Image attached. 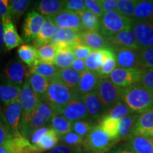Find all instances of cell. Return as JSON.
Instances as JSON below:
<instances>
[{
  "instance_id": "277c9868",
  "label": "cell",
  "mask_w": 153,
  "mask_h": 153,
  "mask_svg": "<svg viewBox=\"0 0 153 153\" xmlns=\"http://www.w3.org/2000/svg\"><path fill=\"white\" fill-rule=\"evenodd\" d=\"M133 19L120 14L117 11L104 13L100 19L99 33L104 37H110L126 30H131Z\"/></svg>"
},
{
  "instance_id": "ffe728a7",
  "label": "cell",
  "mask_w": 153,
  "mask_h": 153,
  "mask_svg": "<svg viewBox=\"0 0 153 153\" xmlns=\"http://www.w3.org/2000/svg\"><path fill=\"white\" fill-rule=\"evenodd\" d=\"M79 97L87 108L88 117L91 118V119H97L100 117L106 111L99 99L97 91Z\"/></svg>"
},
{
  "instance_id": "7a4b0ae2",
  "label": "cell",
  "mask_w": 153,
  "mask_h": 153,
  "mask_svg": "<svg viewBox=\"0 0 153 153\" xmlns=\"http://www.w3.org/2000/svg\"><path fill=\"white\" fill-rule=\"evenodd\" d=\"M134 114H141L153 110V91L137 83L124 88L121 101Z\"/></svg>"
},
{
  "instance_id": "4dcf8cb0",
  "label": "cell",
  "mask_w": 153,
  "mask_h": 153,
  "mask_svg": "<svg viewBox=\"0 0 153 153\" xmlns=\"http://www.w3.org/2000/svg\"><path fill=\"white\" fill-rule=\"evenodd\" d=\"M133 19L153 22V1H139L135 9Z\"/></svg>"
},
{
  "instance_id": "7402d4cb",
  "label": "cell",
  "mask_w": 153,
  "mask_h": 153,
  "mask_svg": "<svg viewBox=\"0 0 153 153\" xmlns=\"http://www.w3.org/2000/svg\"><path fill=\"white\" fill-rule=\"evenodd\" d=\"M125 148L134 153H153V137L133 136L126 143Z\"/></svg>"
},
{
  "instance_id": "d6986e66",
  "label": "cell",
  "mask_w": 153,
  "mask_h": 153,
  "mask_svg": "<svg viewBox=\"0 0 153 153\" xmlns=\"http://www.w3.org/2000/svg\"><path fill=\"white\" fill-rule=\"evenodd\" d=\"M133 136L153 137V110L139 114L131 137Z\"/></svg>"
},
{
  "instance_id": "f5cc1de1",
  "label": "cell",
  "mask_w": 153,
  "mask_h": 153,
  "mask_svg": "<svg viewBox=\"0 0 153 153\" xmlns=\"http://www.w3.org/2000/svg\"><path fill=\"white\" fill-rule=\"evenodd\" d=\"M50 128H51V126H46L36 130L31 135L30 138L31 145L36 146L38 144V143L40 142V140H41L43 135L49 131Z\"/></svg>"
},
{
  "instance_id": "f6af8a7d",
  "label": "cell",
  "mask_w": 153,
  "mask_h": 153,
  "mask_svg": "<svg viewBox=\"0 0 153 153\" xmlns=\"http://www.w3.org/2000/svg\"><path fill=\"white\" fill-rule=\"evenodd\" d=\"M59 140H60L66 145L76 148V147H80L83 144L85 137L80 136L74 132L71 131L62 136L59 137Z\"/></svg>"
},
{
  "instance_id": "d4e9b609",
  "label": "cell",
  "mask_w": 153,
  "mask_h": 153,
  "mask_svg": "<svg viewBox=\"0 0 153 153\" xmlns=\"http://www.w3.org/2000/svg\"><path fill=\"white\" fill-rule=\"evenodd\" d=\"M112 52L113 51L111 48L92 51V52L85 60L87 70L89 71L98 72L104 64L106 57Z\"/></svg>"
},
{
  "instance_id": "11a10c76",
  "label": "cell",
  "mask_w": 153,
  "mask_h": 153,
  "mask_svg": "<svg viewBox=\"0 0 153 153\" xmlns=\"http://www.w3.org/2000/svg\"><path fill=\"white\" fill-rule=\"evenodd\" d=\"M7 19H11L9 15V1L0 0V20L2 22Z\"/></svg>"
},
{
  "instance_id": "db71d44e",
  "label": "cell",
  "mask_w": 153,
  "mask_h": 153,
  "mask_svg": "<svg viewBox=\"0 0 153 153\" xmlns=\"http://www.w3.org/2000/svg\"><path fill=\"white\" fill-rule=\"evenodd\" d=\"M104 13L117 11V0H101Z\"/></svg>"
},
{
  "instance_id": "ee69618b",
  "label": "cell",
  "mask_w": 153,
  "mask_h": 153,
  "mask_svg": "<svg viewBox=\"0 0 153 153\" xmlns=\"http://www.w3.org/2000/svg\"><path fill=\"white\" fill-rule=\"evenodd\" d=\"M139 68L153 69V48L140 49Z\"/></svg>"
},
{
  "instance_id": "44dd1931",
  "label": "cell",
  "mask_w": 153,
  "mask_h": 153,
  "mask_svg": "<svg viewBox=\"0 0 153 153\" xmlns=\"http://www.w3.org/2000/svg\"><path fill=\"white\" fill-rule=\"evenodd\" d=\"M2 24L4 28V41L7 51H11L22 45L24 41L19 35L11 19H7L2 21Z\"/></svg>"
},
{
  "instance_id": "30bf717a",
  "label": "cell",
  "mask_w": 153,
  "mask_h": 153,
  "mask_svg": "<svg viewBox=\"0 0 153 153\" xmlns=\"http://www.w3.org/2000/svg\"><path fill=\"white\" fill-rule=\"evenodd\" d=\"M133 19L132 30L141 48H153V22Z\"/></svg>"
},
{
  "instance_id": "9c48e42d",
  "label": "cell",
  "mask_w": 153,
  "mask_h": 153,
  "mask_svg": "<svg viewBox=\"0 0 153 153\" xmlns=\"http://www.w3.org/2000/svg\"><path fill=\"white\" fill-rule=\"evenodd\" d=\"M142 72L140 68H117L110 74L109 79L115 85L124 89L138 83Z\"/></svg>"
},
{
  "instance_id": "681fc988",
  "label": "cell",
  "mask_w": 153,
  "mask_h": 153,
  "mask_svg": "<svg viewBox=\"0 0 153 153\" xmlns=\"http://www.w3.org/2000/svg\"><path fill=\"white\" fill-rule=\"evenodd\" d=\"M138 84L153 91V69L143 70Z\"/></svg>"
},
{
  "instance_id": "9a60e30c",
  "label": "cell",
  "mask_w": 153,
  "mask_h": 153,
  "mask_svg": "<svg viewBox=\"0 0 153 153\" xmlns=\"http://www.w3.org/2000/svg\"><path fill=\"white\" fill-rule=\"evenodd\" d=\"M59 115L62 116L72 123L76 120H85L88 118L87 108L79 96L69 102L62 108Z\"/></svg>"
},
{
  "instance_id": "c3c4849f",
  "label": "cell",
  "mask_w": 153,
  "mask_h": 153,
  "mask_svg": "<svg viewBox=\"0 0 153 153\" xmlns=\"http://www.w3.org/2000/svg\"><path fill=\"white\" fill-rule=\"evenodd\" d=\"M70 49H71L72 53H73L75 58L83 60H85L87 57L89 56V54L93 51L90 48L87 46V45H85L83 43H80L76 45H74V46L72 47Z\"/></svg>"
},
{
  "instance_id": "484cf974",
  "label": "cell",
  "mask_w": 153,
  "mask_h": 153,
  "mask_svg": "<svg viewBox=\"0 0 153 153\" xmlns=\"http://www.w3.org/2000/svg\"><path fill=\"white\" fill-rule=\"evenodd\" d=\"M65 9V1L42 0L36 4V10L45 17H53Z\"/></svg>"
},
{
  "instance_id": "74e56055",
  "label": "cell",
  "mask_w": 153,
  "mask_h": 153,
  "mask_svg": "<svg viewBox=\"0 0 153 153\" xmlns=\"http://www.w3.org/2000/svg\"><path fill=\"white\" fill-rule=\"evenodd\" d=\"M58 70L59 68L55 65L38 61L32 68H30L29 73H37L51 80L56 75Z\"/></svg>"
},
{
  "instance_id": "d6a6232c",
  "label": "cell",
  "mask_w": 153,
  "mask_h": 153,
  "mask_svg": "<svg viewBox=\"0 0 153 153\" xmlns=\"http://www.w3.org/2000/svg\"><path fill=\"white\" fill-rule=\"evenodd\" d=\"M17 52L21 60L30 67V68H32L38 61L37 50L32 45L27 44L22 45L18 48Z\"/></svg>"
},
{
  "instance_id": "3957f363",
  "label": "cell",
  "mask_w": 153,
  "mask_h": 153,
  "mask_svg": "<svg viewBox=\"0 0 153 153\" xmlns=\"http://www.w3.org/2000/svg\"><path fill=\"white\" fill-rule=\"evenodd\" d=\"M54 116H55V113L51 107L39 100L37 108L31 117L26 121H20V134L27 140L30 138V136L36 130L44 126H50L48 123Z\"/></svg>"
},
{
  "instance_id": "f35d334b",
  "label": "cell",
  "mask_w": 153,
  "mask_h": 153,
  "mask_svg": "<svg viewBox=\"0 0 153 153\" xmlns=\"http://www.w3.org/2000/svg\"><path fill=\"white\" fill-rule=\"evenodd\" d=\"M38 61L42 62L53 64V61L56 55L57 48L49 43L36 48Z\"/></svg>"
},
{
  "instance_id": "2e32d148",
  "label": "cell",
  "mask_w": 153,
  "mask_h": 153,
  "mask_svg": "<svg viewBox=\"0 0 153 153\" xmlns=\"http://www.w3.org/2000/svg\"><path fill=\"white\" fill-rule=\"evenodd\" d=\"M51 19L55 26L58 28L78 31L83 30L79 15L72 11L64 9L58 14L51 17Z\"/></svg>"
},
{
  "instance_id": "f546056e",
  "label": "cell",
  "mask_w": 153,
  "mask_h": 153,
  "mask_svg": "<svg viewBox=\"0 0 153 153\" xmlns=\"http://www.w3.org/2000/svg\"><path fill=\"white\" fill-rule=\"evenodd\" d=\"M75 59V57L70 48H57L53 65H55L59 69L70 68L72 62Z\"/></svg>"
},
{
  "instance_id": "91938a15",
  "label": "cell",
  "mask_w": 153,
  "mask_h": 153,
  "mask_svg": "<svg viewBox=\"0 0 153 153\" xmlns=\"http://www.w3.org/2000/svg\"><path fill=\"white\" fill-rule=\"evenodd\" d=\"M0 153H9L8 147H7V145L6 142L3 143L2 145H0Z\"/></svg>"
},
{
  "instance_id": "1f68e13d",
  "label": "cell",
  "mask_w": 153,
  "mask_h": 153,
  "mask_svg": "<svg viewBox=\"0 0 153 153\" xmlns=\"http://www.w3.org/2000/svg\"><path fill=\"white\" fill-rule=\"evenodd\" d=\"M30 87L41 97L46 92L50 84V79L37 73H29L28 76Z\"/></svg>"
},
{
  "instance_id": "9f6ffc18",
  "label": "cell",
  "mask_w": 153,
  "mask_h": 153,
  "mask_svg": "<svg viewBox=\"0 0 153 153\" xmlns=\"http://www.w3.org/2000/svg\"><path fill=\"white\" fill-rule=\"evenodd\" d=\"M74 71L77 72V73L82 74L85 70H87V68H86L85 61L83 60H80V59H75L72 62L71 68H70Z\"/></svg>"
},
{
  "instance_id": "603a6c76",
  "label": "cell",
  "mask_w": 153,
  "mask_h": 153,
  "mask_svg": "<svg viewBox=\"0 0 153 153\" xmlns=\"http://www.w3.org/2000/svg\"><path fill=\"white\" fill-rule=\"evenodd\" d=\"M81 38L82 43L93 51L111 48L106 38L101 35L99 32L82 30Z\"/></svg>"
},
{
  "instance_id": "bcb514c9",
  "label": "cell",
  "mask_w": 153,
  "mask_h": 153,
  "mask_svg": "<svg viewBox=\"0 0 153 153\" xmlns=\"http://www.w3.org/2000/svg\"><path fill=\"white\" fill-rule=\"evenodd\" d=\"M92 127L93 126H91V124L87 120H79L72 123V131L80 136L85 137L88 135Z\"/></svg>"
},
{
  "instance_id": "ba28073f",
  "label": "cell",
  "mask_w": 153,
  "mask_h": 153,
  "mask_svg": "<svg viewBox=\"0 0 153 153\" xmlns=\"http://www.w3.org/2000/svg\"><path fill=\"white\" fill-rule=\"evenodd\" d=\"M19 100L22 104L23 113L20 121H26L31 117L37 108L39 97L30 87L28 77L22 86Z\"/></svg>"
},
{
  "instance_id": "8fae6325",
  "label": "cell",
  "mask_w": 153,
  "mask_h": 153,
  "mask_svg": "<svg viewBox=\"0 0 153 153\" xmlns=\"http://www.w3.org/2000/svg\"><path fill=\"white\" fill-rule=\"evenodd\" d=\"M82 31V30H81ZM81 31L57 27L50 43L57 48H69L82 43Z\"/></svg>"
},
{
  "instance_id": "b9f144b4",
  "label": "cell",
  "mask_w": 153,
  "mask_h": 153,
  "mask_svg": "<svg viewBox=\"0 0 153 153\" xmlns=\"http://www.w3.org/2000/svg\"><path fill=\"white\" fill-rule=\"evenodd\" d=\"M138 0H117V11L124 16L133 18Z\"/></svg>"
},
{
  "instance_id": "94428289",
  "label": "cell",
  "mask_w": 153,
  "mask_h": 153,
  "mask_svg": "<svg viewBox=\"0 0 153 153\" xmlns=\"http://www.w3.org/2000/svg\"><path fill=\"white\" fill-rule=\"evenodd\" d=\"M115 152L116 153H134L133 152H131V151H130L128 150V149L126 148H118L115 151Z\"/></svg>"
},
{
  "instance_id": "7c38bea8",
  "label": "cell",
  "mask_w": 153,
  "mask_h": 153,
  "mask_svg": "<svg viewBox=\"0 0 153 153\" xmlns=\"http://www.w3.org/2000/svg\"><path fill=\"white\" fill-rule=\"evenodd\" d=\"M45 22V17L33 10L28 13L23 25V36L27 43L33 41Z\"/></svg>"
},
{
  "instance_id": "e575fe53",
  "label": "cell",
  "mask_w": 153,
  "mask_h": 153,
  "mask_svg": "<svg viewBox=\"0 0 153 153\" xmlns=\"http://www.w3.org/2000/svg\"><path fill=\"white\" fill-rule=\"evenodd\" d=\"M51 128L57 133L59 137L72 131V122L70 121L60 115H55L51 120L49 123Z\"/></svg>"
},
{
  "instance_id": "4fadbf2b",
  "label": "cell",
  "mask_w": 153,
  "mask_h": 153,
  "mask_svg": "<svg viewBox=\"0 0 153 153\" xmlns=\"http://www.w3.org/2000/svg\"><path fill=\"white\" fill-rule=\"evenodd\" d=\"M4 74L7 81L20 87L29 76L24 63L19 60L9 61L4 69Z\"/></svg>"
},
{
  "instance_id": "f907efd6",
  "label": "cell",
  "mask_w": 153,
  "mask_h": 153,
  "mask_svg": "<svg viewBox=\"0 0 153 153\" xmlns=\"http://www.w3.org/2000/svg\"><path fill=\"white\" fill-rule=\"evenodd\" d=\"M85 4L87 10L90 11L99 19L104 15V13L101 7V0H85Z\"/></svg>"
},
{
  "instance_id": "6da1fadb",
  "label": "cell",
  "mask_w": 153,
  "mask_h": 153,
  "mask_svg": "<svg viewBox=\"0 0 153 153\" xmlns=\"http://www.w3.org/2000/svg\"><path fill=\"white\" fill-rule=\"evenodd\" d=\"M78 96L75 90L70 89L53 77L50 80L46 92L39 99L51 107L55 115H59L62 108Z\"/></svg>"
},
{
  "instance_id": "4316f807",
  "label": "cell",
  "mask_w": 153,
  "mask_h": 153,
  "mask_svg": "<svg viewBox=\"0 0 153 153\" xmlns=\"http://www.w3.org/2000/svg\"><path fill=\"white\" fill-rule=\"evenodd\" d=\"M22 87L5 81L0 83V101L4 104H10L18 100Z\"/></svg>"
},
{
  "instance_id": "836d02e7",
  "label": "cell",
  "mask_w": 153,
  "mask_h": 153,
  "mask_svg": "<svg viewBox=\"0 0 153 153\" xmlns=\"http://www.w3.org/2000/svg\"><path fill=\"white\" fill-rule=\"evenodd\" d=\"M81 18L82 26L83 30L86 31L99 32L100 28V19L94 14L90 11L86 9L79 14Z\"/></svg>"
},
{
  "instance_id": "cb8c5ba5",
  "label": "cell",
  "mask_w": 153,
  "mask_h": 153,
  "mask_svg": "<svg viewBox=\"0 0 153 153\" xmlns=\"http://www.w3.org/2000/svg\"><path fill=\"white\" fill-rule=\"evenodd\" d=\"M57 26L53 22L51 17H45V22L39 33L33 41V46L36 48L49 44L51 38L54 35Z\"/></svg>"
},
{
  "instance_id": "680465c9",
  "label": "cell",
  "mask_w": 153,
  "mask_h": 153,
  "mask_svg": "<svg viewBox=\"0 0 153 153\" xmlns=\"http://www.w3.org/2000/svg\"><path fill=\"white\" fill-rule=\"evenodd\" d=\"M4 28L2 22L0 20V50L4 48Z\"/></svg>"
},
{
  "instance_id": "7dc6e473",
  "label": "cell",
  "mask_w": 153,
  "mask_h": 153,
  "mask_svg": "<svg viewBox=\"0 0 153 153\" xmlns=\"http://www.w3.org/2000/svg\"><path fill=\"white\" fill-rule=\"evenodd\" d=\"M65 9L79 15L85 11L87 8L85 1L83 0H68L65 1Z\"/></svg>"
},
{
  "instance_id": "8d00e7d4",
  "label": "cell",
  "mask_w": 153,
  "mask_h": 153,
  "mask_svg": "<svg viewBox=\"0 0 153 153\" xmlns=\"http://www.w3.org/2000/svg\"><path fill=\"white\" fill-rule=\"evenodd\" d=\"M118 123H119V120L114 119L108 115H105L104 117L101 118L99 126L111 138L117 140H119L118 138Z\"/></svg>"
},
{
  "instance_id": "8992f818",
  "label": "cell",
  "mask_w": 153,
  "mask_h": 153,
  "mask_svg": "<svg viewBox=\"0 0 153 153\" xmlns=\"http://www.w3.org/2000/svg\"><path fill=\"white\" fill-rule=\"evenodd\" d=\"M22 113L23 108L19 99L0 108V121L11 136L20 135L19 124Z\"/></svg>"
},
{
  "instance_id": "e0dca14e",
  "label": "cell",
  "mask_w": 153,
  "mask_h": 153,
  "mask_svg": "<svg viewBox=\"0 0 153 153\" xmlns=\"http://www.w3.org/2000/svg\"><path fill=\"white\" fill-rule=\"evenodd\" d=\"M106 38L111 49L116 48H125L136 50L141 48L132 29L123 30L114 36Z\"/></svg>"
},
{
  "instance_id": "52a82bcc",
  "label": "cell",
  "mask_w": 153,
  "mask_h": 153,
  "mask_svg": "<svg viewBox=\"0 0 153 153\" xmlns=\"http://www.w3.org/2000/svg\"><path fill=\"white\" fill-rule=\"evenodd\" d=\"M123 91V88L115 85L109 78H101L97 90L99 99L106 110L111 108L121 101Z\"/></svg>"
},
{
  "instance_id": "6f0895ef",
  "label": "cell",
  "mask_w": 153,
  "mask_h": 153,
  "mask_svg": "<svg viewBox=\"0 0 153 153\" xmlns=\"http://www.w3.org/2000/svg\"><path fill=\"white\" fill-rule=\"evenodd\" d=\"M11 137H12L6 128L5 126L3 125L0 121V145L4 143L7 140H9Z\"/></svg>"
},
{
  "instance_id": "ab89813d",
  "label": "cell",
  "mask_w": 153,
  "mask_h": 153,
  "mask_svg": "<svg viewBox=\"0 0 153 153\" xmlns=\"http://www.w3.org/2000/svg\"><path fill=\"white\" fill-rule=\"evenodd\" d=\"M30 1L28 0H13L9 1V15L11 19L22 16L29 7Z\"/></svg>"
},
{
  "instance_id": "816d5d0a",
  "label": "cell",
  "mask_w": 153,
  "mask_h": 153,
  "mask_svg": "<svg viewBox=\"0 0 153 153\" xmlns=\"http://www.w3.org/2000/svg\"><path fill=\"white\" fill-rule=\"evenodd\" d=\"M49 153H83L81 147H70L66 145H57Z\"/></svg>"
},
{
  "instance_id": "5b68a950",
  "label": "cell",
  "mask_w": 153,
  "mask_h": 153,
  "mask_svg": "<svg viewBox=\"0 0 153 153\" xmlns=\"http://www.w3.org/2000/svg\"><path fill=\"white\" fill-rule=\"evenodd\" d=\"M115 141L97 125L93 126L82 145L84 150L89 153H105L112 148Z\"/></svg>"
},
{
  "instance_id": "ac0fdd59",
  "label": "cell",
  "mask_w": 153,
  "mask_h": 153,
  "mask_svg": "<svg viewBox=\"0 0 153 153\" xmlns=\"http://www.w3.org/2000/svg\"><path fill=\"white\" fill-rule=\"evenodd\" d=\"M101 79L98 72L85 70L81 74L79 82L74 90L79 96L96 91Z\"/></svg>"
},
{
  "instance_id": "83f0119b",
  "label": "cell",
  "mask_w": 153,
  "mask_h": 153,
  "mask_svg": "<svg viewBox=\"0 0 153 153\" xmlns=\"http://www.w3.org/2000/svg\"><path fill=\"white\" fill-rule=\"evenodd\" d=\"M54 77L66 87L74 90L79 84L81 74L77 73L71 68L59 69Z\"/></svg>"
},
{
  "instance_id": "60d3db41",
  "label": "cell",
  "mask_w": 153,
  "mask_h": 153,
  "mask_svg": "<svg viewBox=\"0 0 153 153\" xmlns=\"http://www.w3.org/2000/svg\"><path fill=\"white\" fill-rule=\"evenodd\" d=\"M134 113L132 110L126 105L125 103L119 101L115 106L108 110V112L106 115L116 120H120L126 116L133 114Z\"/></svg>"
},
{
  "instance_id": "5bb4252c",
  "label": "cell",
  "mask_w": 153,
  "mask_h": 153,
  "mask_svg": "<svg viewBox=\"0 0 153 153\" xmlns=\"http://www.w3.org/2000/svg\"><path fill=\"white\" fill-rule=\"evenodd\" d=\"M117 65L120 68H139L140 49L116 48H112Z\"/></svg>"
},
{
  "instance_id": "f1b7e54d",
  "label": "cell",
  "mask_w": 153,
  "mask_h": 153,
  "mask_svg": "<svg viewBox=\"0 0 153 153\" xmlns=\"http://www.w3.org/2000/svg\"><path fill=\"white\" fill-rule=\"evenodd\" d=\"M138 116L139 114H133L119 120V123H118V138L119 140L131 138Z\"/></svg>"
},
{
  "instance_id": "d590c367",
  "label": "cell",
  "mask_w": 153,
  "mask_h": 153,
  "mask_svg": "<svg viewBox=\"0 0 153 153\" xmlns=\"http://www.w3.org/2000/svg\"><path fill=\"white\" fill-rule=\"evenodd\" d=\"M59 141V135L53 128H50L42 137L36 148L41 153L45 151L53 150L56 146Z\"/></svg>"
},
{
  "instance_id": "7bdbcfd3",
  "label": "cell",
  "mask_w": 153,
  "mask_h": 153,
  "mask_svg": "<svg viewBox=\"0 0 153 153\" xmlns=\"http://www.w3.org/2000/svg\"><path fill=\"white\" fill-rule=\"evenodd\" d=\"M116 66H117V62H116V55L113 51L106 57L103 65L99 70L98 73L99 76L101 78H109L110 74L114 72V70L116 68Z\"/></svg>"
}]
</instances>
